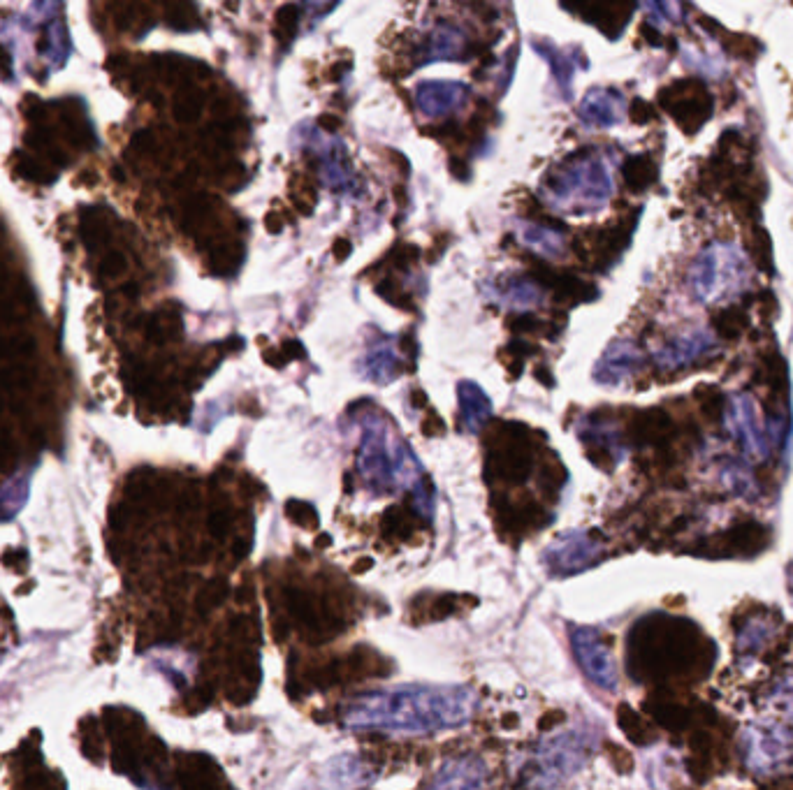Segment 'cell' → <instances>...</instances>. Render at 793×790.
<instances>
[{"mask_svg":"<svg viewBox=\"0 0 793 790\" xmlns=\"http://www.w3.org/2000/svg\"><path fill=\"white\" fill-rule=\"evenodd\" d=\"M469 89L460 82H423L416 89L420 112L427 116H443L464 105Z\"/></svg>","mask_w":793,"mask_h":790,"instance_id":"5","label":"cell"},{"mask_svg":"<svg viewBox=\"0 0 793 790\" xmlns=\"http://www.w3.org/2000/svg\"><path fill=\"white\" fill-rule=\"evenodd\" d=\"M399 346H402V350L406 355H416V350H418V346H416V341H413V336L411 334H404L402 336V341H399Z\"/></svg>","mask_w":793,"mask_h":790,"instance_id":"23","label":"cell"},{"mask_svg":"<svg viewBox=\"0 0 793 790\" xmlns=\"http://www.w3.org/2000/svg\"><path fill=\"white\" fill-rule=\"evenodd\" d=\"M536 376H538V380H541V383H548V387L555 385V380H552V376L548 373V369H538Z\"/></svg>","mask_w":793,"mask_h":790,"instance_id":"24","label":"cell"},{"mask_svg":"<svg viewBox=\"0 0 793 790\" xmlns=\"http://www.w3.org/2000/svg\"><path fill=\"white\" fill-rule=\"evenodd\" d=\"M320 126H323L327 133H334V130L341 128V119L339 116H332V114H323L320 116Z\"/></svg>","mask_w":793,"mask_h":790,"instance_id":"21","label":"cell"},{"mask_svg":"<svg viewBox=\"0 0 793 790\" xmlns=\"http://www.w3.org/2000/svg\"><path fill=\"white\" fill-rule=\"evenodd\" d=\"M464 51V35L457 28L441 24L434 28V33L429 35L423 51H420V65L429 61H441V58H460Z\"/></svg>","mask_w":793,"mask_h":790,"instance_id":"10","label":"cell"},{"mask_svg":"<svg viewBox=\"0 0 793 790\" xmlns=\"http://www.w3.org/2000/svg\"><path fill=\"white\" fill-rule=\"evenodd\" d=\"M485 781V765L474 756H464L443 767L429 790H483Z\"/></svg>","mask_w":793,"mask_h":790,"instance_id":"6","label":"cell"},{"mask_svg":"<svg viewBox=\"0 0 793 790\" xmlns=\"http://www.w3.org/2000/svg\"><path fill=\"white\" fill-rule=\"evenodd\" d=\"M300 357H304V346L300 341H286L283 343V353H281V362L283 364H288V362H293V360H300Z\"/></svg>","mask_w":793,"mask_h":790,"instance_id":"17","label":"cell"},{"mask_svg":"<svg viewBox=\"0 0 793 790\" xmlns=\"http://www.w3.org/2000/svg\"><path fill=\"white\" fill-rule=\"evenodd\" d=\"M297 24H300V7L297 5H283L279 12H276V26H279L281 33H286L288 38L295 35Z\"/></svg>","mask_w":793,"mask_h":790,"instance_id":"16","label":"cell"},{"mask_svg":"<svg viewBox=\"0 0 793 790\" xmlns=\"http://www.w3.org/2000/svg\"><path fill=\"white\" fill-rule=\"evenodd\" d=\"M634 663H643L647 675H673V672H708L705 661H712L715 647L698 633L696 626L682 619L652 617L634 631Z\"/></svg>","mask_w":793,"mask_h":790,"instance_id":"2","label":"cell"},{"mask_svg":"<svg viewBox=\"0 0 793 790\" xmlns=\"http://www.w3.org/2000/svg\"><path fill=\"white\" fill-rule=\"evenodd\" d=\"M571 642H573V651H576L580 661V668L587 672V677L592 679L594 684H599L601 689L615 691L617 686L615 665L606 645H603V640L599 638V633L592 631V628H573Z\"/></svg>","mask_w":793,"mask_h":790,"instance_id":"3","label":"cell"},{"mask_svg":"<svg viewBox=\"0 0 793 790\" xmlns=\"http://www.w3.org/2000/svg\"><path fill=\"white\" fill-rule=\"evenodd\" d=\"M520 234L527 246L545 255V258H557V255H562V237H559L555 230L538 228L534 223H522Z\"/></svg>","mask_w":793,"mask_h":790,"instance_id":"11","label":"cell"},{"mask_svg":"<svg viewBox=\"0 0 793 790\" xmlns=\"http://www.w3.org/2000/svg\"><path fill=\"white\" fill-rule=\"evenodd\" d=\"M265 228H267L269 232H272V234H279V232L283 230L279 214H269V216L265 218Z\"/></svg>","mask_w":793,"mask_h":790,"instance_id":"22","label":"cell"},{"mask_svg":"<svg viewBox=\"0 0 793 790\" xmlns=\"http://www.w3.org/2000/svg\"><path fill=\"white\" fill-rule=\"evenodd\" d=\"M582 744L576 737H562L555 744H548V753L541 763V784L550 786L564 777V772H571L580 760Z\"/></svg>","mask_w":793,"mask_h":790,"instance_id":"7","label":"cell"},{"mask_svg":"<svg viewBox=\"0 0 793 790\" xmlns=\"http://www.w3.org/2000/svg\"><path fill=\"white\" fill-rule=\"evenodd\" d=\"M450 172H453L460 181H467L471 177L467 170V163H464V160H457V158L453 160V163H450Z\"/></svg>","mask_w":793,"mask_h":790,"instance_id":"20","label":"cell"},{"mask_svg":"<svg viewBox=\"0 0 793 790\" xmlns=\"http://www.w3.org/2000/svg\"><path fill=\"white\" fill-rule=\"evenodd\" d=\"M358 464L362 475L369 480V485L376 487L378 492H388L399 478V466H395V459L390 457L385 434L376 427L367 429Z\"/></svg>","mask_w":793,"mask_h":790,"instance_id":"4","label":"cell"},{"mask_svg":"<svg viewBox=\"0 0 793 790\" xmlns=\"http://www.w3.org/2000/svg\"><path fill=\"white\" fill-rule=\"evenodd\" d=\"M511 327H513V332L525 334V332H531V329L536 327V320L531 318V316H520V318H515V320H513Z\"/></svg>","mask_w":793,"mask_h":790,"instance_id":"19","label":"cell"},{"mask_svg":"<svg viewBox=\"0 0 793 790\" xmlns=\"http://www.w3.org/2000/svg\"><path fill=\"white\" fill-rule=\"evenodd\" d=\"M592 554H594V547L587 543V538L580 536V533H571V536H566L562 543L552 547L548 554V561H550L552 570L569 575V573H573V570L585 568V563H589Z\"/></svg>","mask_w":793,"mask_h":790,"instance_id":"8","label":"cell"},{"mask_svg":"<svg viewBox=\"0 0 793 790\" xmlns=\"http://www.w3.org/2000/svg\"><path fill=\"white\" fill-rule=\"evenodd\" d=\"M202 107H205V95L195 89H184L174 100V116L179 123H193L200 119Z\"/></svg>","mask_w":793,"mask_h":790,"instance_id":"13","label":"cell"},{"mask_svg":"<svg viewBox=\"0 0 793 790\" xmlns=\"http://www.w3.org/2000/svg\"><path fill=\"white\" fill-rule=\"evenodd\" d=\"M413 401H416L418 406H425L427 404V397H425V392H420V390H416L413 392Z\"/></svg>","mask_w":793,"mask_h":790,"instance_id":"25","label":"cell"},{"mask_svg":"<svg viewBox=\"0 0 793 790\" xmlns=\"http://www.w3.org/2000/svg\"><path fill=\"white\" fill-rule=\"evenodd\" d=\"M534 49L538 51V54H541L545 61H548L550 65H552V75H555L559 82H562V86H564V82H566V89H569V82H571V65H569V61H566V58L562 56V51H559L555 45H552V42H541V40H536L534 42Z\"/></svg>","mask_w":793,"mask_h":790,"instance_id":"14","label":"cell"},{"mask_svg":"<svg viewBox=\"0 0 793 790\" xmlns=\"http://www.w3.org/2000/svg\"><path fill=\"white\" fill-rule=\"evenodd\" d=\"M332 253H334V258H337L339 262H344V260H348V258H351V253H353V246H351V241H346V239H337V241H334V248H332Z\"/></svg>","mask_w":793,"mask_h":790,"instance_id":"18","label":"cell"},{"mask_svg":"<svg viewBox=\"0 0 793 790\" xmlns=\"http://www.w3.org/2000/svg\"><path fill=\"white\" fill-rule=\"evenodd\" d=\"M457 397H460L462 422L464 427H467V431H478L487 420H490L492 401L485 397L480 385L471 383V380H462V383L457 385Z\"/></svg>","mask_w":793,"mask_h":790,"instance_id":"9","label":"cell"},{"mask_svg":"<svg viewBox=\"0 0 793 790\" xmlns=\"http://www.w3.org/2000/svg\"><path fill=\"white\" fill-rule=\"evenodd\" d=\"M362 369H365V376L369 380L388 383V380H392L399 373V362L395 353H390L388 348H381V350H371L365 364H362Z\"/></svg>","mask_w":793,"mask_h":790,"instance_id":"12","label":"cell"},{"mask_svg":"<svg viewBox=\"0 0 793 790\" xmlns=\"http://www.w3.org/2000/svg\"><path fill=\"white\" fill-rule=\"evenodd\" d=\"M506 302L511 306H536L538 290L529 283H518L511 290H506Z\"/></svg>","mask_w":793,"mask_h":790,"instance_id":"15","label":"cell"},{"mask_svg":"<svg viewBox=\"0 0 793 790\" xmlns=\"http://www.w3.org/2000/svg\"><path fill=\"white\" fill-rule=\"evenodd\" d=\"M474 712V693L457 686H399L360 698L344 709L353 730L432 733L462 726Z\"/></svg>","mask_w":793,"mask_h":790,"instance_id":"1","label":"cell"}]
</instances>
